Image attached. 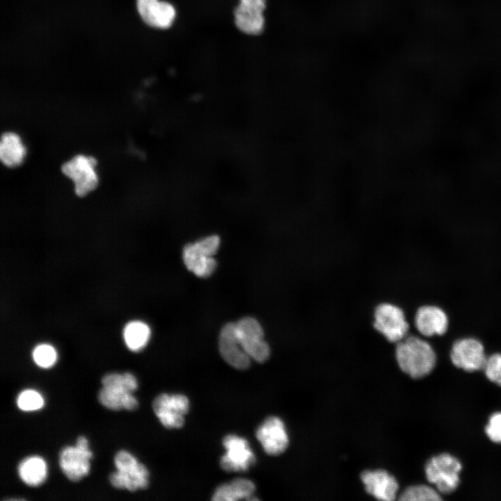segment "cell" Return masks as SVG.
Listing matches in <instances>:
<instances>
[{
	"mask_svg": "<svg viewBox=\"0 0 501 501\" xmlns=\"http://www.w3.org/2000/svg\"><path fill=\"white\" fill-rule=\"evenodd\" d=\"M122 407L127 411H134L138 407V400L132 393H128L123 399Z\"/></svg>",
	"mask_w": 501,
	"mask_h": 501,
	"instance_id": "obj_28",
	"label": "cell"
},
{
	"mask_svg": "<svg viewBox=\"0 0 501 501\" xmlns=\"http://www.w3.org/2000/svg\"><path fill=\"white\" fill-rule=\"evenodd\" d=\"M17 404L21 410L31 411L41 408L44 405V400L39 392L29 389L23 390L18 395Z\"/></svg>",
	"mask_w": 501,
	"mask_h": 501,
	"instance_id": "obj_25",
	"label": "cell"
},
{
	"mask_svg": "<svg viewBox=\"0 0 501 501\" xmlns=\"http://www.w3.org/2000/svg\"><path fill=\"white\" fill-rule=\"evenodd\" d=\"M26 154V148L20 136L13 132H5L0 143V159L8 168L20 166Z\"/></svg>",
	"mask_w": 501,
	"mask_h": 501,
	"instance_id": "obj_20",
	"label": "cell"
},
{
	"mask_svg": "<svg viewBox=\"0 0 501 501\" xmlns=\"http://www.w3.org/2000/svg\"><path fill=\"white\" fill-rule=\"evenodd\" d=\"M101 383L102 387L98 391L97 400L104 407L112 411L122 409L125 395L132 393L138 388L136 376L129 372L105 374Z\"/></svg>",
	"mask_w": 501,
	"mask_h": 501,
	"instance_id": "obj_6",
	"label": "cell"
},
{
	"mask_svg": "<svg viewBox=\"0 0 501 501\" xmlns=\"http://www.w3.org/2000/svg\"><path fill=\"white\" fill-rule=\"evenodd\" d=\"M395 358L399 368L413 379L428 375L436 363V354L431 344L411 335L397 343Z\"/></svg>",
	"mask_w": 501,
	"mask_h": 501,
	"instance_id": "obj_1",
	"label": "cell"
},
{
	"mask_svg": "<svg viewBox=\"0 0 501 501\" xmlns=\"http://www.w3.org/2000/svg\"><path fill=\"white\" fill-rule=\"evenodd\" d=\"M485 432L491 440L501 443V412L494 413L488 419Z\"/></svg>",
	"mask_w": 501,
	"mask_h": 501,
	"instance_id": "obj_27",
	"label": "cell"
},
{
	"mask_svg": "<svg viewBox=\"0 0 501 501\" xmlns=\"http://www.w3.org/2000/svg\"><path fill=\"white\" fill-rule=\"evenodd\" d=\"M450 356L455 367L466 372L483 369L487 358L483 343L473 337L455 340L452 345Z\"/></svg>",
	"mask_w": 501,
	"mask_h": 501,
	"instance_id": "obj_11",
	"label": "cell"
},
{
	"mask_svg": "<svg viewBox=\"0 0 501 501\" xmlns=\"http://www.w3.org/2000/svg\"><path fill=\"white\" fill-rule=\"evenodd\" d=\"M219 245L220 239L216 235L186 245L183 250L185 266L198 277H209L216 267V262L213 256L216 253Z\"/></svg>",
	"mask_w": 501,
	"mask_h": 501,
	"instance_id": "obj_5",
	"label": "cell"
},
{
	"mask_svg": "<svg viewBox=\"0 0 501 501\" xmlns=\"http://www.w3.org/2000/svg\"><path fill=\"white\" fill-rule=\"evenodd\" d=\"M361 480L366 491L378 500L391 501L396 498L399 488L396 479L387 471L379 469L365 470Z\"/></svg>",
	"mask_w": 501,
	"mask_h": 501,
	"instance_id": "obj_18",
	"label": "cell"
},
{
	"mask_svg": "<svg viewBox=\"0 0 501 501\" xmlns=\"http://www.w3.org/2000/svg\"><path fill=\"white\" fill-rule=\"evenodd\" d=\"M123 339L127 347L132 351H140L148 343L151 330L145 322L133 320L126 324L123 328Z\"/></svg>",
	"mask_w": 501,
	"mask_h": 501,
	"instance_id": "obj_22",
	"label": "cell"
},
{
	"mask_svg": "<svg viewBox=\"0 0 501 501\" xmlns=\"http://www.w3.org/2000/svg\"><path fill=\"white\" fill-rule=\"evenodd\" d=\"M33 360L40 367L48 368L54 365L57 359L55 348L49 344L42 343L35 346L32 352Z\"/></svg>",
	"mask_w": 501,
	"mask_h": 501,
	"instance_id": "obj_24",
	"label": "cell"
},
{
	"mask_svg": "<svg viewBox=\"0 0 501 501\" xmlns=\"http://www.w3.org/2000/svg\"><path fill=\"white\" fill-rule=\"evenodd\" d=\"M255 436L264 452L269 455H279L289 445V437L282 420L276 416L267 418L257 429Z\"/></svg>",
	"mask_w": 501,
	"mask_h": 501,
	"instance_id": "obj_14",
	"label": "cell"
},
{
	"mask_svg": "<svg viewBox=\"0 0 501 501\" xmlns=\"http://www.w3.org/2000/svg\"><path fill=\"white\" fill-rule=\"evenodd\" d=\"M97 160L91 156L78 154L63 164L61 170L74 184V193L84 197L95 190L99 179L95 171Z\"/></svg>",
	"mask_w": 501,
	"mask_h": 501,
	"instance_id": "obj_8",
	"label": "cell"
},
{
	"mask_svg": "<svg viewBox=\"0 0 501 501\" xmlns=\"http://www.w3.org/2000/svg\"><path fill=\"white\" fill-rule=\"evenodd\" d=\"M152 410L167 429H180L189 409V399L182 394L161 393L153 400Z\"/></svg>",
	"mask_w": 501,
	"mask_h": 501,
	"instance_id": "obj_10",
	"label": "cell"
},
{
	"mask_svg": "<svg viewBox=\"0 0 501 501\" xmlns=\"http://www.w3.org/2000/svg\"><path fill=\"white\" fill-rule=\"evenodd\" d=\"M92 457L87 438L79 436L74 446H65L61 450L58 463L65 477L71 482H77L88 475Z\"/></svg>",
	"mask_w": 501,
	"mask_h": 501,
	"instance_id": "obj_7",
	"label": "cell"
},
{
	"mask_svg": "<svg viewBox=\"0 0 501 501\" xmlns=\"http://www.w3.org/2000/svg\"><path fill=\"white\" fill-rule=\"evenodd\" d=\"M374 328L388 342L397 343L408 335L410 329L403 309L399 305L383 302L374 310Z\"/></svg>",
	"mask_w": 501,
	"mask_h": 501,
	"instance_id": "obj_4",
	"label": "cell"
},
{
	"mask_svg": "<svg viewBox=\"0 0 501 501\" xmlns=\"http://www.w3.org/2000/svg\"><path fill=\"white\" fill-rule=\"evenodd\" d=\"M136 8L143 21L154 28L170 27L176 16L175 8L166 1L136 0Z\"/></svg>",
	"mask_w": 501,
	"mask_h": 501,
	"instance_id": "obj_17",
	"label": "cell"
},
{
	"mask_svg": "<svg viewBox=\"0 0 501 501\" xmlns=\"http://www.w3.org/2000/svg\"><path fill=\"white\" fill-rule=\"evenodd\" d=\"M17 472L22 481L30 486H38L47 478V465L40 456H29L23 459L17 466Z\"/></svg>",
	"mask_w": 501,
	"mask_h": 501,
	"instance_id": "obj_21",
	"label": "cell"
},
{
	"mask_svg": "<svg viewBox=\"0 0 501 501\" xmlns=\"http://www.w3.org/2000/svg\"><path fill=\"white\" fill-rule=\"evenodd\" d=\"M238 340L249 357L258 363H264L270 356V348L264 340L260 324L253 317H244L235 323Z\"/></svg>",
	"mask_w": 501,
	"mask_h": 501,
	"instance_id": "obj_9",
	"label": "cell"
},
{
	"mask_svg": "<svg viewBox=\"0 0 501 501\" xmlns=\"http://www.w3.org/2000/svg\"><path fill=\"white\" fill-rule=\"evenodd\" d=\"M483 369L488 380L501 387V353L487 356Z\"/></svg>",
	"mask_w": 501,
	"mask_h": 501,
	"instance_id": "obj_26",
	"label": "cell"
},
{
	"mask_svg": "<svg viewBox=\"0 0 501 501\" xmlns=\"http://www.w3.org/2000/svg\"><path fill=\"white\" fill-rule=\"evenodd\" d=\"M265 0H240L234 11V22L243 33L257 35L264 29Z\"/></svg>",
	"mask_w": 501,
	"mask_h": 501,
	"instance_id": "obj_16",
	"label": "cell"
},
{
	"mask_svg": "<svg viewBox=\"0 0 501 501\" xmlns=\"http://www.w3.org/2000/svg\"><path fill=\"white\" fill-rule=\"evenodd\" d=\"M113 462L117 471L109 475L111 486L131 492L148 488L149 472L132 454L124 450H119L114 455Z\"/></svg>",
	"mask_w": 501,
	"mask_h": 501,
	"instance_id": "obj_2",
	"label": "cell"
},
{
	"mask_svg": "<svg viewBox=\"0 0 501 501\" xmlns=\"http://www.w3.org/2000/svg\"><path fill=\"white\" fill-rule=\"evenodd\" d=\"M221 357L231 367L244 370L249 367L251 358L242 348L235 331V323H228L221 329L218 337Z\"/></svg>",
	"mask_w": 501,
	"mask_h": 501,
	"instance_id": "obj_15",
	"label": "cell"
},
{
	"mask_svg": "<svg viewBox=\"0 0 501 501\" xmlns=\"http://www.w3.org/2000/svg\"><path fill=\"white\" fill-rule=\"evenodd\" d=\"M450 325L449 317L441 307L427 304L420 306L414 315V326L426 337L445 335Z\"/></svg>",
	"mask_w": 501,
	"mask_h": 501,
	"instance_id": "obj_13",
	"label": "cell"
},
{
	"mask_svg": "<svg viewBox=\"0 0 501 501\" xmlns=\"http://www.w3.org/2000/svg\"><path fill=\"white\" fill-rule=\"evenodd\" d=\"M461 469L458 459L443 453L431 457L426 463L424 471L427 481L435 485L439 493L448 494L458 487Z\"/></svg>",
	"mask_w": 501,
	"mask_h": 501,
	"instance_id": "obj_3",
	"label": "cell"
},
{
	"mask_svg": "<svg viewBox=\"0 0 501 501\" xmlns=\"http://www.w3.org/2000/svg\"><path fill=\"white\" fill-rule=\"evenodd\" d=\"M255 484L250 479L237 478L218 486L213 493L214 501L255 500Z\"/></svg>",
	"mask_w": 501,
	"mask_h": 501,
	"instance_id": "obj_19",
	"label": "cell"
},
{
	"mask_svg": "<svg viewBox=\"0 0 501 501\" xmlns=\"http://www.w3.org/2000/svg\"><path fill=\"white\" fill-rule=\"evenodd\" d=\"M225 453L220 459L221 468L226 472L246 471L255 462V456L246 439L234 434L224 437Z\"/></svg>",
	"mask_w": 501,
	"mask_h": 501,
	"instance_id": "obj_12",
	"label": "cell"
},
{
	"mask_svg": "<svg viewBox=\"0 0 501 501\" xmlns=\"http://www.w3.org/2000/svg\"><path fill=\"white\" fill-rule=\"evenodd\" d=\"M403 501H434L442 500L439 492L427 485H415L406 488L399 495Z\"/></svg>",
	"mask_w": 501,
	"mask_h": 501,
	"instance_id": "obj_23",
	"label": "cell"
}]
</instances>
